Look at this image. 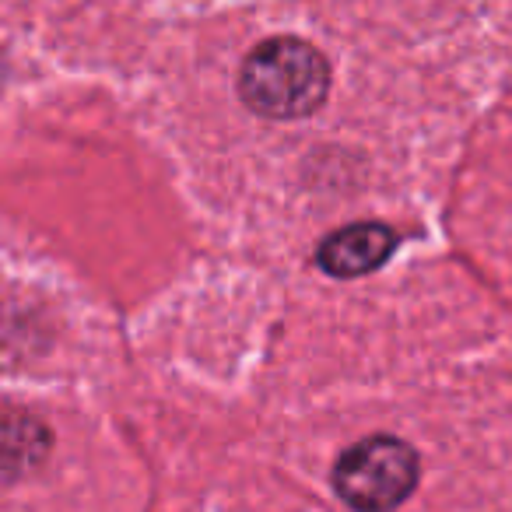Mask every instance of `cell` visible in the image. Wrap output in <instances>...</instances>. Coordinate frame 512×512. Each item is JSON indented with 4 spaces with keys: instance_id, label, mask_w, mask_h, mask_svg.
<instances>
[{
    "instance_id": "obj_1",
    "label": "cell",
    "mask_w": 512,
    "mask_h": 512,
    "mask_svg": "<svg viewBox=\"0 0 512 512\" xmlns=\"http://www.w3.org/2000/svg\"><path fill=\"white\" fill-rule=\"evenodd\" d=\"M239 95L264 120H302L327 102L330 64L306 39H267L242 60Z\"/></svg>"
},
{
    "instance_id": "obj_3",
    "label": "cell",
    "mask_w": 512,
    "mask_h": 512,
    "mask_svg": "<svg viewBox=\"0 0 512 512\" xmlns=\"http://www.w3.org/2000/svg\"><path fill=\"white\" fill-rule=\"evenodd\" d=\"M400 235L383 221H358V225H344L330 232L316 249V264L330 274V278H362L383 267L397 249Z\"/></svg>"
},
{
    "instance_id": "obj_4",
    "label": "cell",
    "mask_w": 512,
    "mask_h": 512,
    "mask_svg": "<svg viewBox=\"0 0 512 512\" xmlns=\"http://www.w3.org/2000/svg\"><path fill=\"white\" fill-rule=\"evenodd\" d=\"M53 435L36 414L0 407V484H15L46 463Z\"/></svg>"
},
{
    "instance_id": "obj_2",
    "label": "cell",
    "mask_w": 512,
    "mask_h": 512,
    "mask_svg": "<svg viewBox=\"0 0 512 512\" xmlns=\"http://www.w3.org/2000/svg\"><path fill=\"white\" fill-rule=\"evenodd\" d=\"M418 477V453L393 435L355 442L334 463V488L355 512H393L414 495Z\"/></svg>"
}]
</instances>
